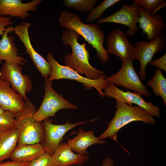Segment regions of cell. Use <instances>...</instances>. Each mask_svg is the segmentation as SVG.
<instances>
[{"label":"cell","mask_w":166,"mask_h":166,"mask_svg":"<svg viewBox=\"0 0 166 166\" xmlns=\"http://www.w3.org/2000/svg\"><path fill=\"white\" fill-rule=\"evenodd\" d=\"M80 37L79 34L72 29H67L63 31L61 41L65 45H70L72 50L71 53H68L65 56V63L66 65L84 74L88 79H98L104 75L105 72L98 70L90 65L89 52L86 49V44H81L78 42Z\"/></svg>","instance_id":"obj_1"},{"label":"cell","mask_w":166,"mask_h":166,"mask_svg":"<svg viewBox=\"0 0 166 166\" xmlns=\"http://www.w3.org/2000/svg\"><path fill=\"white\" fill-rule=\"evenodd\" d=\"M58 22L62 27L72 29L82 36L96 50L100 61L106 63L109 61L108 54L104 46L105 34L99 26L84 23L76 13L65 11L60 14Z\"/></svg>","instance_id":"obj_2"},{"label":"cell","mask_w":166,"mask_h":166,"mask_svg":"<svg viewBox=\"0 0 166 166\" xmlns=\"http://www.w3.org/2000/svg\"><path fill=\"white\" fill-rule=\"evenodd\" d=\"M115 105L117 110L115 116L108 123L107 129L98 137L101 140L109 137L118 143L117 132L124 126L133 121H140L147 124L156 123L154 117L140 106H130L116 100Z\"/></svg>","instance_id":"obj_3"},{"label":"cell","mask_w":166,"mask_h":166,"mask_svg":"<svg viewBox=\"0 0 166 166\" xmlns=\"http://www.w3.org/2000/svg\"><path fill=\"white\" fill-rule=\"evenodd\" d=\"M37 110L33 103L28 99L23 109L15 114V126L19 133L17 145L33 144L44 140L45 131L42 123L34 118Z\"/></svg>","instance_id":"obj_4"},{"label":"cell","mask_w":166,"mask_h":166,"mask_svg":"<svg viewBox=\"0 0 166 166\" xmlns=\"http://www.w3.org/2000/svg\"><path fill=\"white\" fill-rule=\"evenodd\" d=\"M47 59L51 68L52 71L48 79L52 81L55 80L62 79H69L77 81L83 84L86 90L94 88L100 95L103 98L106 96L102 90H105L109 83L105 80L107 77L103 75L96 80H91L81 75L79 73L67 65L60 64L54 58L51 52L48 53Z\"/></svg>","instance_id":"obj_5"},{"label":"cell","mask_w":166,"mask_h":166,"mask_svg":"<svg viewBox=\"0 0 166 166\" xmlns=\"http://www.w3.org/2000/svg\"><path fill=\"white\" fill-rule=\"evenodd\" d=\"M52 81L45 78V95L40 107L34 114V119L40 123L45 119L55 115L58 111L63 109H76L77 106L58 94L53 88Z\"/></svg>","instance_id":"obj_6"},{"label":"cell","mask_w":166,"mask_h":166,"mask_svg":"<svg viewBox=\"0 0 166 166\" xmlns=\"http://www.w3.org/2000/svg\"><path fill=\"white\" fill-rule=\"evenodd\" d=\"M109 84L119 85L136 92L146 97L151 94L146 86L142 82L136 72L132 60L122 63L121 68L116 73L105 78Z\"/></svg>","instance_id":"obj_7"},{"label":"cell","mask_w":166,"mask_h":166,"mask_svg":"<svg viewBox=\"0 0 166 166\" xmlns=\"http://www.w3.org/2000/svg\"><path fill=\"white\" fill-rule=\"evenodd\" d=\"M166 46V30L160 37L152 41H142L135 43L132 60H137L140 62L138 74L140 80L144 81L146 79V66L154 56L165 49Z\"/></svg>","instance_id":"obj_8"},{"label":"cell","mask_w":166,"mask_h":166,"mask_svg":"<svg viewBox=\"0 0 166 166\" xmlns=\"http://www.w3.org/2000/svg\"><path fill=\"white\" fill-rule=\"evenodd\" d=\"M22 69L19 64L5 62L0 69V78L10 82L13 90L26 101L28 98L26 93L31 91L33 86L30 77L23 75Z\"/></svg>","instance_id":"obj_9"},{"label":"cell","mask_w":166,"mask_h":166,"mask_svg":"<svg viewBox=\"0 0 166 166\" xmlns=\"http://www.w3.org/2000/svg\"><path fill=\"white\" fill-rule=\"evenodd\" d=\"M53 121L48 118L42 122L45 131V138L41 144L45 152L51 155L53 154L67 131L87 122L85 121L70 123L68 121L64 124H53Z\"/></svg>","instance_id":"obj_10"},{"label":"cell","mask_w":166,"mask_h":166,"mask_svg":"<svg viewBox=\"0 0 166 166\" xmlns=\"http://www.w3.org/2000/svg\"><path fill=\"white\" fill-rule=\"evenodd\" d=\"M138 6L134 2L128 5L124 4L119 10L110 15L97 20V23H113L124 25L128 28L125 32L126 36H133L139 30L137 24L140 17Z\"/></svg>","instance_id":"obj_11"},{"label":"cell","mask_w":166,"mask_h":166,"mask_svg":"<svg viewBox=\"0 0 166 166\" xmlns=\"http://www.w3.org/2000/svg\"><path fill=\"white\" fill-rule=\"evenodd\" d=\"M104 93L109 97L115 98L116 101L127 104L132 106L134 104L144 109L153 117H160V109L155 105L151 101L147 102L144 100L140 94L134 92H131L128 90L126 92L120 89L113 84H109L104 90Z\"/></svg>","instance_id":"obj_12"},{"label":"cell","mask_w":166,"mask_h":166,"mask_svg":"<svg viewBox=\"0 0 166 166\" xmlns=\"http://www.w3.org/2000/svg\"><path fill=\"white\" fill-rule=\"evenodd\" d=\"M30 25L29 22H22L14 27L13 32L23 44L26 53L30 55L42 76L45 78H48L51 73V68L49 62L37 52L32 45L28 31Z\"/></svg>","instance_id":"obj_13"},{"label":"cell","mask_w":166,"mask_h":166,"mask_svg":"<svg viewBox=\"0 0 166 166\" xmlns=\"http://www.w3.org/2000/svg\"><path fill=\"white\" fill-rule=\"evenodd\" d=\"M107 46V53L118 57L122 63L132 60L134 47L129 42L124 31L118 29L112 31L108 37Z\"/></svg>","instance_id":"obj_14"},{"label":"cell","mask_w":166,"mask_h":166,"mask_svg":"<svg viewBox=\"0 0 166 166\" xmlns=\"http://www.w3.org/2000/svg\"><path fill=\"white\" fill-rule=\"evenodd\" d=\"M140 14L138 23L139 28L146 35V38L152 41L160 37L166 30V25L161 14L156 13L151 15L141 7L138 6Z\"/></svg>","instance_id":"obj_15"},{"label":"cell","mask_w":166,"mask_h":166,"mask_svg":"<svg viewBox=\"0 0 166 166\" xmlns=\"http://www.w3.org/2000/svg\"><path fill=\"white\" fill-rule=\"evenodd\" d=\"M42 0L23 3L21 0H0V15L26 19L30 15L29 11H36Z\"/></svg>","instance_id":"obj_16"},{"label":"cell","mask_w":166,"mask_h":166,"mask_svg":"<svg viewBox=\"0 0 166 166\" xmlns=\"http://www.w3.org/2000/svg\"><path fill=\"white\" fill-rule=\"evenodd\" d=\"M14 28L12 26L7 27L0 40V63L4 60L24 65L27 61L24 57L19 55L18 49L14 42V37L12 35L8 36L9 33L13 32Z\"/></svg>","instance_id":"obj_17"},{"label":"cell","mask_w":166,"mask_h":166,"mask_svg":"<svg viewBox=\"0 0 166 166\" xmlns=\"http://www.w3.org/2000/svg\"><path fill=\"white\" fill-rule=\"evenodd\" d=\"M21 95L14 92L9 82L0 78V106L15 114L22 110L25 102Z\"/></svg>","instance_id":"obj_18"},{"label":"cell","mask_w":166,"mask_h":166,"mask_svg":"<svg viewBox=\"0 0 166 166\" xmlns=\"http://www.w3.org/2000/svg\"><path fill=\"white\" fill-rule=\"evenodd\" d=\"M55 166H81L90 158L88 155H81L73 152L66 142H61L53 155Z\"/></svg>","instance_id":"obj_19"},{"label":"cell","mask_w":166,"mask_h":166,"mask_svg":"<svg viewBox=\"0 0 166 166\" xmlns=\"http://www.w3.org/2000/svg\"><path fill=\"white\" fill-rule=\"evenodd\" d=\"M107 142L95 136L93 130L85 132L81 128L79 129L76 136L66 141L72 151L81 155H88L86 150L90 146L94 144H103Z\"/></svg>","instance_id":"obj_20"},{"label":"cell","mask_w":166,"mask_h":166,"mask_svg":"<svg viewBox=\"0 0 166 166\" xmlns=\"http://www.w3.org/2000/svg\"><path fill=\"white\" fill-rule=\"evenodd\" d=\"M45 152L40 143L17 145L10 155L11 161L31 162Z\"/></svg>","instance_id":"obj_21"},{"label":"cell","mask_w":166,"mask_h":166,"mask_svg":"<svg viewBox=\"0 0 166 166\" xmlns=\"http://www.w3.org/2000/svg\"><path fill=\"white\" fill-rule=\"evenodd\" d=\"M19 136V131L15 126L0 131V163L9 158L17 146Z\"/></svg>","instance_id":"obj_22"},{"label":"cell","mask_w":166,"mask_h":166,"mask_svg":"<svg viewBox=\"0 0 166 166\" xmlns=\"http://www.w3.org/2000/svg\"><path fill=\"white\" fill-rule=\"evenodd\" d=\"M147 84L151 87L155 96L161 97L166 105V79L161 70L157 68L152 77L147 81Z\"/></svg>","instance_id":"obj_23"},{"label":"cell","mask_w":166,"mask_h":166,"mask_svg":"<svg viewBox=\"0 0 166 166\" xmlns=\"http://www.w3.org/2000/svg\"><path fill=\"white\" fill-rule=\"evenodd\" d=\"M98 0H63L62 2L66 7L80 12L90 13Z\"/></svg>","instance_id":"obj_24"},{"label":"cell","mask_w":166,"mask_h":166,"mask_svg":"<svg viewBox=\"0 0 166 166\" xmlns=\"http://www.w3.org/2000/svg\"><path fill=\"white\" fill-rule=\"evenodd\" d=\"M120 0H105L93 8L91 11L86 17L87 22H93L101 19L104 12L109 7L115 4Z\"/></svg>","instance_id":"obj_25"},{"label":"cell","mask_w":166,"mask_h":166,"mask_svg":"<svg viewBox=\"0 0 166 166\" xmlns=\"http://www.w3.org/2000/svg\"><path fill=\"white\" fill-rule=\"evenodd\" d=\"M133 2L152 16L166 6V0H134Z\"/></svg>","instance_id":"obj_26"},{"label":"cell","mask_w":166,"mask_h":166,"mask_svg":"<svg viewBox=\"0 0 166 166\" xmlns=\"http://www.w3.org/2000/svg\"><path fill=\"white\" fill-rule=\"evenodd\" d=\"M16 114L9 111H5L0 115V131L10 129L15 126Z\"/></svg>","instance_id":"obj_27"},{"label":"cell","mask_w":166,"mask_h":166,"mask_svg":"<svg viewBox=\"0 0 166 166\" xmlns=\"http://www.w3.org/2000/svg\"><path fill=\"white\" fill-rule=\"evenodd\" d=\"M27 166H55L53 155L45 152L30 162Z\"/></svg>","instance_id":"obj_28"},{"label":"cell","mask_w":166,"mask_h":166,"mask_svg":"<svg viewBox=\"0 0 166 166\" xmlns=\"http://www.w3.org/2000/svg\"><path fill=\"white\" fill-rule=\"evenodd\" d=\"M153 67H156L160 70L166 71V53L159 58L152 60L149 63Z\"/></svg>","instance_id":"obj_29"},{"label":"cell","mask_w":166,"mask_h":166,"mask_svg":"<svg viewBox=\"0 0 166 166\" xmlns=\"http://www.w3.org/2000/svg\"><path fill=\"white\" fill-rule=\"evenodd\" d=\"M13 24L11 17L0 15V35L2 36L7 28Z\"/></svg>","instance_id":"obj_30"},{"label":"cell","mask_w":166,"mask_h":166,"mask_svg":"<svg viewBox=\"0 0 166 166\" xmlns=\"http://www.w3.org/2000/svg\"><path fill=\"white\" fill-rule=\"evenodd\" d=\"M30 163L7 161L0 163V166H27Z\"/></svg>","instance_id":"obj_31"},{"label":"cell","mask_w":166,"mask_h":166,"mask_svg":"<svg viewBox=\"0 0 166 166\" xmlns=\"http://www.w3.org/2000/svg\"><path fill=\"white\" fill-rule=\"evenodd\" d=\"M113 162L112 159L109 157L105 158L102 163V166H113Z\"/></svg>","instance_id":"obj_32"},{"label":"cell","mask_w":166,"mask_h":166,"mask_svg":"<svg viewBox=\"0 0 166 166\" xmlns=\"http://www.w3.org/2000/svg\"><path fill=\"white\" fill-rule=\"evenodd\" d=\"M5 110L0 106V115L3 113Z\"/></svg>","instance_id":"obj_33"}]
</instances>
